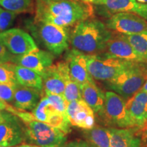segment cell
<instances>
[{"mask_svg": "<svg viewBox=\"0 0 147 147\" xmlns=\"http://www.w3.org/2000/svg\"><path fill=\"white\" fill-rule=\"evenodd\" d=\"M93 12L92 3L82 0H37L35 21L47 22L67 28L91 18Z\"/></svg>", "mask_w": 147, "mask_h": 147, "instance_id": "1", "label": "cell"}, {"mask_svg": "<svg viewBox=\"0 0 147 147\" xmlns=\"http://www.w3.org/2000/svg\"><path fill=\"white\" fill-rule=\"evenodd\" d=\"M113 33L100 20L88 18L77 23L69 36L73 49L87 55L103 52Z\"/></svg>", "mask_w": 147, "mask_h": 147, "instance_id": "2", "label": "cell"}, {"mask_svg": "<svg viewBox=\"0 0 147 147\" xmlns=\"http://www.w3.org/2000/svg\"><path fill=\"white\" fill-rule=\"evenodd\" d=\"M147 80V63H134L112 80L105 81L107 89L124 99H129L141 89Z\"/></svg>", "mask_w": 147, "mask_h": 147, "instance_id": "3", "label": "cell"}, {"mask_svg": "<svg viewBox=\"0 0 147 147\" xmlns=\"http://www.w3.org/2000/svg\"><path fill=\"white\" fill-rule=\"evenodd\" d=\"M102 123L109 127L131 128L136 127L127 108L125 99L115 92L105 93V102L102 111L97 114Z\"/></svg>", "mask_w": 147, "mask_h": 147, "instance_id": "4", "label": "cell"}, {"mask_svg": "<svg viewBox=\"0 0 147 147\" xmlns=\"http://www.w3.org/2000/svg\"><path fill=\"white\" fill-rule=\"evenodd\" d=\"M32 32L55 56H59L68 49L69 36L65 27L47 22L34 21Z\"/></svg>", "mask_w": 147, "mask_h": 147, "instance_id": "5", "label": "cell"}, {"mask_svg": "<svg viewBox=\"0 0 147 147\" xmlns=\"http://www.w3.org/2000/svg\"><path fill=\"white\" fill-rule=\"evenodd\" d=\"M134 63L136 62L113 57L104 53L87 55V69L90 76L100 81L112 80Z\"/></svg>", "mask_w": 147, "mask_h": 147, "instance_id": "6", "label": "cell"}, {"mask_svg": "<svg viewBox=\"0 0 147 147\" xmlns=\"http://www.w3.org/2000/svg\"><path fill=\"white\" fill-rule=\"evenodd\" d=\"M25 125V142L40 147H63L67 142L66 134L37 120L24 123Z\"/></svg>", "mask_w": 147, "mask_h": 147, "instance_id": "7", "label": "cell"}, {"mask_svg": "<svg viewBox=\"0 0 147 147\" xmlns=\"http://www.w3.org/2000/svg\"><path fill=\"white\" fill-rule=\"evenodd\" d=\"M110 31L120 34H135L147 32V21L133 12L114 14L106 22Z\"/></svg>", "mask_w": 147, "mask_h": 147, "instance_id": "8", "label": "cell"}, {"mask_svg": "<svg viewBox=\"0 0 147 147\" xmlns=\"http://www.w3.org/2000/svg\"><path fill=\"white\" fill-rule=\"evenodd\" d=\"M25 125L19 117L8 112L0 123V147L15 146L25 142Z\"/></svg>", "mask_w": 147, "mask_h": 147, "instance_id": "9", "label": "cell"}, {"mask_svg": "<svg viewBox=\"0 0 147 147\" xmlns=\"http://www.w3.org/2000/svg\"><path fill=\"white\" fill-rule=\"evenodd\" d=\"M0 40L14 55L26 54L38 49L32 37L21 29H9L0 33Z\"/></svg>", "mask_w": 147, "mask_h": 147, "instance_id": "10", "label": "cell"}, {"mask_svg": "<svg viewBox=\"0 0 147 147\" xmlns=\"http://www.w3.org/2000/svg\"><path fill=\"white\" fill-rule=\"evenodd\" d=\"M66 113L71 125L82 129H89L95 125V113L82 99L67 103Z\"/></svg>", "mask_w": 147, "mask_h": 147, "instance_id": "11", "label": "cell"}, {"mask_svg": "<svg viewBox=\"0 0 147 147\" xmlns=\"http://www.w3.org/2000/svg\"><path fill=\"white\" fill-rule=\"evenodd\" d=\"M102 53L128 61L147 63V61L133 49L125 38L120 34L112 36Z\"/></svg>", "mask_w": 147, "mask_h": 147, "instance_id": "12", "label": "cell"}, {"mask_svg": "<svg viewBox=\"0 0 147 147\" xmlns=\"http://www.w3.org/2000/svg\"><path fill=\"white\" fill-rule=\"evenodd\" d=\"M54 56L49 51L38 49L26 54L14 55L11 63L32 69L42 76L45 69L53 65Z\"/></svg>", "mask_w": 147, "mask_h": 147, "instance_id": "13", "label": "cell"}, {"mask_svg": "<svg viewBox=\"0 0 147 147\" xmlns=\"http://www.w3.org/2000/svg\"><path fill=\"white\" fill-rule=\"evenodd\" d=\"M65 59L68 64L71 78L79 85L93 80L87 69V54L72 48L65 53Z\"/></svg>", "mask_w": 147, "mask_h": 147, "instance_id": "14", "label": "cell"}, {"mask_svg": "<svg viewBox=\"0 0 147 147\" xmlns=\"http://www.w3.org/2000/svg\"><path fill=\"white\" fill-rule=\"evenodd\" d=\"M93 3L104 8L109 14L133 12L147 21V3L136 0H95Z\"/></svg>", "mask_w": 147, "mask_h": 147, "instance_id": "15", "label": "cell"}, {"mask_svg": "<svg viewBox=\"0 0 147 147\" xmlns=\"http://www.w3.org/2000/svg\"><path fill=\"white\" fill-rule=\"evenodd\" d=\"M110 131V147H143V140L139 135L140 129L109 127Z\"/></svg>", "mask_w": 147, "mask_h": 147, "instance_id": "16", "label": "cell"}, {"mask_svg": "<svg viewBox=\"0 0 147 147\" xmlns=\"http://www.w3.org/2000/svg\"><path fill=\"white\" fill-rule=\"evenodd\" d=\"M42 91L18 83L14 87L13 105L18 110H33L41 100Z\"/></svg>", "mask_w": 147, "mask_h": 147, "instance_id": "17", "label": "cell"}, {"mask_svg": "<svg viewBox=\"0 0 147 147\" xmlns=\"http://www.w3.org/2000/svg\"><path fill=\"white\" fill-rule=\"evenodd\" d=\"M41 76L43 85L42 91L45 92V95L57 94L63 96L65 82L58 63L47 67Z\"/></svg>", "mask_w": 147, "mask_h": 147, "instance_id": "18", "label": "cell"}, {"mask_svg": "<svg viewBox=\"0 0 147 147\" xmlns=\"http://www.w3.org/2000/svg\"><path fill=\"white\" fill-rule=\"evenodd\" d=\"M127 108L136 127L142 128L147 121V93L140 90L129 98Z\"/></svg>", "mask_w": 147, "mask_h": 147, "instance_id": "19", "label": "cell"}, {"mask_svg": "<svg viewBox=\"0 0 147 147\" xmlns=\"http://www.w3.org/2000/svg\"><path fill=\"white\" fill-rule=\"evenodd\" d=\"M82 99L93 110L95 114L102 111L105 102V93L91 80L80 86Z\"/></svg>", "mask_w": 147, "mask_h": 147, "instance_id": "20", "label": "cell"}, {"mask_svg": "<svg viewBox=\"0 0 147 147\" xmlns=\"http://www.w3.org/2000/svg\"><path fill=\"white\" fill-rule=\"evenodd\" d=\"M4 65L14 73L17 82L25 87L35 88L42 91V78L39 74L32 69L13 63H3Z\"/></svg>", "mask_w": 147, "mask_h": 147, "instance_id": "21", "label": "cell"}, {"mask_svg": "<svg viewBox=\"0 0 147 147\" xmlns=\"http://www.w3.org/2000/svg\"><path fill=\"white\" fill-rule=\"evenodd\" d=\"M61 70L63 74L64 82H65V90L63 97L67 102H70L74 100H82L81 91L80 85L71 78L68 64L67 61L58 62Z\"/></svg>", "mask_w": 147, "mask_h": 147, "instance_id": "22", "label": "cell"}, {"mask_svg": "<svg viewBox=\"0 0 147 147\" xmlns=\"http://www.w3.org/2000/svg\"><path fill=\"white\" fill-rule=\"evenodd\" d=\"M82 136L86 140L97 147H110V146L109 127L95 125L89 129H83Z\"/></svg>", "mask_w": 147, "mask_h": 147, "instance_id": "23", "label": "cell"}, {"mask_svg": "<svg viewBox=\"0 0 147 147\" xmlns=\"http://www.w3.org/2000/svg\"><path fill=\"white\" fill-rule=\"evenodd\" d=\"M136 52L147 61V32L135 34H121Z\"/></svg>", "mask_w": 147, "mask_h": 147, "instance_id": "24", "label": "cell"}, {"mask_svg": "<svg viewBox=\"0 0 147 147\" xmlns=\"http://www.w3.org/2000/svg\"><path fill=\"white\" fill-rule=\"evenodd\" d=\"M57 112L46 95H44L36 107L32 110L34 119L37 121L46 123L51 114Z\"/></svg>", "mask_w": 147, "mask_h": 147, "instance_id": "25", "label": "cell"}, {"mask_svg": "<svg viewBox=\"0 0 147 147\" xmlns=\"http://www.w3.org/2000/svg\"><path fill=\"white\" fill-rule=\"evenodd\" d=\"M46 123L53 127L57 128L67 134L71 131L70 122H69L67 114H63L55 112L51 114L48 118Z\"/></svg>", "mask_w": 147, "mask_h": 147, "instance_id": "26", "label": "cell"}, {"mask_svg": "<svg viewBox=\"0 0 147 147\" xmlns=\"http://www.w3.org/2000/svg\"><path fill=\"white\" fill-rule=\"evenodd\" d=\"M32 0H0V6L16 14L27 12L32 6Z\"/></svg>", "mask_w": 147, "mask_h": 147, "instance_id": "27", "label": "cell"}, {"mask_svg": "<svg viewBox=\"0 0 147 147\" xmlns=\"http://www.w3.org/2000/svg\"><path fill=\"white\" fill-rule=\"evenodd\" d=\"M18 14L0 8V33L9 29L13 25Z\"/></svg>", "mask_w": 147, "mask_h": 147, "instance_id": "28", "label": "cell"}, {"mask_svg": "<svg viewBox=\"0 0 147 147\" xmlns=\"http://www.w3.org/2000/svg\"><path fill=\"white\" fill-rule=\"evenodd\" d=\"M0 83L8 84L14 88L18 83L14 73L3 63H0Z\"/></svg>", "mask_w": 147, "mask_h": 147, "instance_id": "29", "label": "cell"}, {"mask_svg": "<svg viewBox=\"0 0 147 147\" xmlns=\"http://www.w3.org/2000/svg\"><path fill=\"white\" fill-rule=\"evenodd\" d=\"M45 95L47 97L53 108L57 113L67 114L66 110H67V102L63 95L57 94H45Z\"/></svg>", "mask_w": 147, "mask_h": 147, "instance_id": "30", "label": "cell"}, {"mask_svg": "<svg viewBox=\"0 0 147 147\" xmlns=\"http://www.w3.org/2000/svg\"><path fill=\"white\" fill-rule=\"evenodd\" d=\"M14 88L8 84L0 83V100L7 103H13Z\"/></svg>", "mask_w": 147, "mask_h": 147, "instance_id": "31", "label": "cell"}, {"mask_svg": "<svg viewBox=\"0 0 147 147\" xmlns=\"http://www.w3.org/2000/svg\"><path fill=\"white\" fill-rule=\"evenodd\" d=\"M14 55L8 50L5 46L0 41V63H11Z\"/></svg>", "mask_w": 147, "mask_h": 147, "instance_id": "32", "label": "cell"}, {"mask_svg": "<svg viewBox=\"0 0 147 147\" xmlns=\"http://www.w3.org/2000/svg\"><path fill=\"white\" fill-rule=\"evenodd\" d=\"M63 147H97L93 144L81 139H75L70 142L65 143Z\"/></svg>", "mask_w": 147, "mask_h": 147, "instance_id": "33", "label": "cell"}, {"mask_svg": "<svg viewBox=\"0 0 147 147\" xmlns=\"http://www.w3.org/2000/svg\"><path fill=\"white\" fill-rule=\"evenodd\" d=\"M0 110H6V111L10 112V113L16 115L20 110L13 107L11 105H9L8 103L4 102V101L0 100Z\"/></svg>", "mask_w": 147, "mask_h": 147, "instance_id": "34", "label": "cell"}, {"mask_svg": "<svg viewBox=\"0 0 147 147\" xmlns=\"http://www.w3.org/2000/svg\"><path fill=\"white\" fill-rule=\"evenodd\" d=\"M7 113H8V111H6V110H0V123L5 118Z\"/></svg>", "mask_w": 147, "mask_h": 147, "instance_id": "35", "label": "cell"}, {"mask_svg": "<svg viewBox=\"0 0 147 147\" xmlns=\"http://www.w3.org/2000/svg\"><path fill=\"white\" fill-rule=\"evenodd\" d=\"M40 1H63V0H40ZM82 1H87V2H90V3H93L94 0H82Z\"/></svg>", "mask_w": 147, "mask_h": 147, "instance_id": "36", "label": "cell"}, {"mask_svg": "<svg viewBox=\"0 0 147 147\" xmlns=\"http://www.w3.org/2000/svg\"><path fill=\"white\" fill-rule=\"evenodd\" d=\"M17 147H40L38 146H36V145L32 144H23L19 145V146H17Z\"/></svg>", "mask_w": 147, "mask_h": 147, "instance_id": "37", "label": "cell"}, {"mask_svg": "<svg viewBox=\"0 0 147 147\" xmlns=\"http://www.w3.org/2000/svg\"><path fill=\"white\" fill-rule=\"evenodd\" d=\"M140 90L141 91L146 92L147 93V80L145 81V82L144 83V84H143V86L142 87V88H141Z\"/></svg>", "mask_w": 147, "mask_h": 147, "instance_id": "38", "label": "cell"}, {"mask_svg": "<svg viewBox=\"0 0 147 147\" xmlns=\"http://www.w3.org/2000/svg\"><path fill=\"white\" fill-rule=\"evenodd\" d=\"M138 2L142 3H147V0H136Z\"/></svg>", "mask_w": 147, "mask_h": 147, "instance_id": "39", "label": "cell"}, {"mask_svg": "<svg viewBox=\"0 0 147 147\" xmlns=\"http://www.w3.org/2000/svg\"><path fill=\"white\" fill-rule=\"evenodd\" d=\"M146 140H147V130H146Z\"/></svg>", "mask_w": 147, "mask_h": 147, "instance_id": "40", "label": "cell"}, {"mask_svg": "<svg viewBox=\"0 0 147 147\" xmlns=\"http://www.w3.org/2000/svg\"><path fill=\"white\" fill-rule=\"evenodd\" d=\"M10 147H17V146H10Z\"/></svg>", "mask_w": 147, "mask_h": 147, "instance_id": "41", "label": "cell"}, {"mask_svg": "<svg viewBox=\"0 0 147 147\" xmlns=\"http://www.w3.org/2000/svg\"><path fill=\"white\" fill-rule=\"evenodd\" d=\"M94 1H95V0H94ZM94 1H93V2H94Z\"/></svg>", "mask_w": 147, "mask_h": 147, "instance_id": "42", "label": "cell"}, {"mask_svg": "<svg viewBox=\"0 0 147 147\" xmlns=\"http://www.w3.org/2000/svg\"><path fill=\"white\" fill-rule=\"evenodd\" d=\"M0 41H1V40H0Z\"/></svg>", "mask_w": 147, "mask_h": 147, "instance_id": "43", "label": "cell"}]
</instances>
